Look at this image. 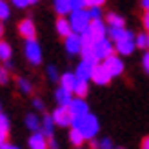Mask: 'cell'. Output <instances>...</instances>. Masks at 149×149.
<instances>
[{"instance_id":"6da1fadb","label":"cell","mask_w":149,"mask_h":149,"mask_svg":"<svg viewBox=\"0 0 149 149\" xmlns=\"http://www.w3.org/2000/svg\"><path fill=\"white\" fill-rule=\"evenodd\" d=\"M73 127H77L82 135H84L86 140H93L96 136V133H98L100 125H98V120L95 118V115L86 113V115H82V116H74Z\"/></svg>"},{"instance_id":"7a4b0ae2","label":"cell","mask_w":149,"mask_h":149,"mask_svg":"<svg viewBox=\"0 0 149 149\" xmlns=\"http://www.w3.org/2000/svg\"><path fill=\"white\" fill-rule=\"evenodd\" d=\"M71 17H69V24H71V29L74 33H84L87 31V27L89 24H91V17H89V11H86L84 7L82 9H73L71 13Z\"/></svg>"},{"instance_id":"3957f363","label":"cell","mask_w":149,"mask_h":149,"mask_svg":"<svg viewBox=\"0 0 149 149\" xmlns=\"http://www.w3.org/2000/svg\"><path fill=\"white\" fill-rule=\"evenodd\" d=\"M24 55H26V58H27L29 64L38 65V64L42 62V49H40V44L36 42L35 38H27L26 47H24Z\"/></svg>"},{"instance_id":"277c9868","label":"cell","mask_w":149,"mask_h":149,"mask_svg":"<svg viewBox=\"0 0 149 149\" xmlns=\"http://www.w3.org/2000/svg\"><path fill=\"white\" fill-rule=\"evenodd\" d=\"M51 116H53L55 124L60 125V127H69V125H73V120H74V115L71 113L69 106H58Z\"/></svg>"},{"instance_id":"5b68a950","label":"cell","mask_w":149,"mask_h":149,"mask_svg":"<svg viewBox=\"0 0 149 149\" xmlns=\"http://www.w3.org/2000/svg\"><path fill=\"white\" fill-rule=\"evenodd\" d=\"M93 53L96 60H106L109 55H113V44H111L106 36L93 44Z\"/></svg>"},{"instance_id":"8992f818","label":"cell","mask_w":149,"mask_h":149,"mask_svg":"<svg viewBox=\"0 0 149 149\" xmlns=\"http://www.w3.org/2000/svg\"><path fill=\"white\" fill-rule=\"evenodd\" d=\"M111 78H113V77H111V73L106 69V65L96 62V64H95V68H93L91 80L95 82V84H98V86H107Z\"/></svg>"},{"instance_id":"52a82bcc","label":"cell","mask_w":149,"mask_h":149,"mask_svg":"<svg viewBox=\"0 0 149 149\" xmlns=\"http://www.w3.org/2000/svg\"><path fill=\"white\" fill-rule=\"evenodd\" d=\"M64 46H65V51H68L69 55H78L80 53V49H82V36L80 33H71L65 36V42H64Z\"/></svg>"},{"instance_id":"ba28073f","label":"cell","mask_w":149,"mask_h":149,"mask_svg":"<svg viewBox=\"0 0 149 149\" xmlns=\"http://www.w3.org/2000/svg\"><path fill=\"white\" fill-rule=\"evenodd\" d=\"M102 64L106 65V69L111 73V77H118V74L124 73V62L115 55H109L106 60H102Z\"/></svg>"},{"instance_id":"9c48e42d","label":"cell","mask_w":149,"mask_h":149,"mask_svg":"<svg viewBox=\"0 0 149 149\" xmlns=\"http://www.w3.org/2000/svg\"><path fill=\"white\" fill-rule=\"evenodd\" d=\"M87 33L91 35L93 40L96 42V40H100V38H104V36H106L107 27H106V24L102 22V18H93L91 24H89V27H87Z\"/></svg>"},{"instance_id":"30bf717a","label":"cell","mask_w":149,"mask_h":149,"mask_svg":"<svg viewBox=\"0 0 149 149\" xmlns=\"http://www.w3.org/2000/svg\"><path fill=\"white\" fill-rule=\"evenodd\" d=\"M18 33L24 36V38H35L36 36V27H35V22L31 18H24L18 22Z\"/></svg>"},{"instance_id":"8fae6325","label":"cell","mask_w":149,"mask_h":149,"mask_svg":"<svg viewBox=\"0 0 149 149\" xmlns=\"http://www.w3.org/2000/svg\"><path fill=\"white\" fill-rule=\"evenodd\" d=\"M96 62H91V60H82L78 65H77V71H74V74H77L78 78L82 80H91V74H93V68H95Z\"/></svg>"},{"instance_id":"7c38bea8","label":"cell","mask_w":149,"mask_h":149,"mask_svg":"<svg viewBox=\"0 0 149 149\" xmlns=\"http://www.w3.org/2000/svg\"><path fill=\"white\" fill-rule=\"evenodd\" d=\"M27 146L31 149H46L47 147V136L42 131H33V135L27 140Z\"/></svg>"},{"instance_id":"4fadbf2b","label":"cell","mask_w":149,"mask_h":149,"mask_svg":"<svg viewBox=\"0 0 149 149\" xmlns=\"http://www.w3.org/2000/svg\"><path fill=\"white\" fill-rule=\"evenodd\" d=\"M69 109H71V113H73L74 116H82V115L89 113V107H87L86 100L80 98V96H74V98L69 102Z\"/></svg>"},{"instance_id":"5bb4252c","label":"cell","mask_w":149,"mask_h":149,"mask_svg":"<svg viewBox=\"0 0 149 149\" xmlns=\"http://www.w3.org/2000/svg\"><path fill=\"white\" fill-rule=\"evenodd\" d=\"M116 51L120 55H131L133 51H135L136 44H135V36L133 38H122V40H116Z\"/></svg>"},{"instance_id":"9a60e30c","label":"cell","mask_w":149,"mask_h":149,"mask_svg":"<svg viewBox=\"0 0 149 149\" xmlns=\"http://www.w3.org/2000/svg\"><path fill=\"white\" fill-rule=\"evenodd\" d=\"M55 98L58 102V106H69V102L73 100V91L68 89V87H64V86H60L56 89V93H55Z\"/></svg>"},{"instance_id":"2e32d148","label":"cell","mask_w":149,"mask_h":149,"mask_svg":"<svg viewBox=\"0 0 149 149\" xmlns=\"http://www.w3.org/2000/svg\"><path fill=\"white\" fill-rule=\"evenodd\" d=\"M109 36L113 42H116V40H122V38H133L135 35L131 31H127V29H124V27H109Z\"/></svg>"},{"instance_id":"e0dca14e","label":"cell","mask_w":149,"mask_h":149,"mask_svg":"<svg viewBox=\"0 0 149 149\" xmlns=\"http://www.w3.org/2000/svg\"><path fill=\"white\" fill-rule=\"evenodd\" d=\"M55 120H53V116L51 115H46L44 116V120H42V125H40V131L46 135L47 138H51L53 136V133H55Z\"/></svg>"},{"instance_id":"ac0fdd59","label":"cell","mask_w":149,"mask_h":149,"mask_svg":"<svg viewBox=\"0 0 149 149\" xmlns=\"http://www.w3.org/2000/svg\"><path fill=\"white\" fill-rule=\"evenodd\" d=\"M56 33L60 35V36H68V35H71L73 33V29H71V24H69V20L68 18H64V17H60L56 20Z\"/></svg>"},{"instance_id":"d6986e66","label":"cell","mask_w":149,"mask_h":149,"mask_svg":"<svg viewBox=\"0 0 149 149\" xmlns=\"http://www.w3.org/2000/svg\"><path fill=\"white\" fill-rule=\"evenodd\" d=\"M77 82H78V77H77L74 73H64V74H60V86L71 89V91L74 89Z\"/></svg>"},{"instance_id":"ffe728a7","label":"cell","mask_w":149,"mask_h":149,"mask_svg":"<svg viewBox=\"0 0 149 149\" xmlns=\"http://www.w3.org/2000/svg\"><path fill=\"white\" fill-rule=\"evenodd\" d=\"M55 11L60 15V17H65L73 11L71 7V0H55Z\"/></svg>"},{"instance_id":"44dd1931","label":"cell","mask_w":149,"mask_h":149,"mask_svg":"<svg viewBox=\"0 0 149 149\" xmlns=\"http://www.w3.org/2000/svg\"><path fill=\"white\" fill-rule=\"evenodd\" d=\"M7 135H9V120L0 113V146L7 142Z\"/></svg>"},{"instance_id":"7402d4cb","label":"cell","mask_w":149,"mask_h":149,"mask_svg":"<svg viewBox=\"0 0 149 149\" xmlns=\"http://www.w3.org/2000/svg\"><path fill=\"white\" fill-rule=\"evenodd\" d=\"M87 93H89L87 80H82V78H78L77 86H74V89H73V95H74V96H80V98H86V96H87Z\"/></svg>"},{"instance_id":"603a6c76","label":"cell","mask_w":149,"mask_h":149,"mask_svg":"<svg viewBox=\"0 0 149 149\" xmlns=\"http://www.w3.org/2000/svg\"><path fill=\"white\" fill-rule=\"evenodd\" d=\"M69 142L74 146V147H80L82 144L86 142V138H84V135L77 129V127H73L71 125V131H69Z\"/></svg>"},{"instance_id":"cb8c5ba5","label":"cell","mask_w":149,"mask_h":149,"mask_svg":"<svg viewBox=\"0 0 149 149\" xmlns=\"http://www.w3.org/2000/svg\"><path fill=\"white\" fill-rule=\"evenodd\" d=\"M106 22H107V26L109 27H124V18L122 17H118L116 13H109L107 15V18H106Z\"/></svg>"},{"instance_id":"d4e9b609","label":"cell","mask_w":149,"mask_h":149,"mask_svg":"<svg viewBox=\"0 0 149 149\" xmlns=\"http://www.w3.org/2000/svg\"><path fill=\"white\" fill-rule=\"evenodd\" d=\"M26 125H27L31 131H40L42 122L38 120V116H36V115H27V116H26Z\"/></svg>"},{"instance_id":"484cf974","label":"cell","mask_w":149,"mask_h":149,"mask_svg":"<svg viewBox=\"0 0 149 149\" xmlns=\"http://www.w3.org/2000/svg\"><path fill=\"white\" fill-rule=\"evenodd\" d=\"M11 58V46L7 42H2L0 40V60L2 62H7Z\"/></svg>"},{"instance_id":"4316f807","label":"cell","mask_w":149,"mask_h":149,"mask_svg":"<svg viewBox=\"0 0 149 149\" xmlns=\"http://www.w3.org/2000/svg\"><path fill=\"white\" fill-rule=\"evenodd\" d=\"M17 84H18V89H20L24 95H31V93H33V84H31L27 78H18Z\"/></svg>"},{"instance_id":"83f0119b","label":"cell","mask_w":149,"mask_h":149,"mask_svg":"<svg viewBox=\"0 0 149 149\" xmlns=\"http://www.w3.org/2000/svg\"><path fill=\"white\" fill-rule=\"evenodd\" d=\"M47 78L51 80V82H58L60 80V74H58V71H56V68L55 65H47Z\"/></svg>"},{"instance_id":"f1b7e54d","label":"cell","mask_w":149,"mask_h":149,"mask_svg":"<svg viewBox=\"0 0 149 149\" xmlns=\"http://www.w3.org/2000/svg\"><path fill=\"white\" fill-rule=\"evenodd\" d=\"M102 6H89V17H91V20L93 18H102V9H100Z\"/></svg>"},{"instance_id":"f546056e","label":"cell","mask_w":149,"mask_h":149,"mask_svg":"<svg viewBox=\"0 0 149 149\" xmlns=\"http://www.w3.org/2000/svg\"><path fill=\"white\" fill-rule=\"evenodd\" d=\"M9 6H7V2H4V0H0V20H6L7 17H9Z\"/></svg>"},{"instance_id":"4dcf8cb0","label":"cell","mask_w":149,"mask_h":149,"mask_svg":"<svg viewBox=\"0 0 149 149\" xmlns=\"http://www.w3.org/2000/svg\"><path fill=\"white\" fill-rule=\"evenodd\" d=\"M135 44H136L138 47H147V35L140 33L138 36H135Z\"/></svg>"},{"instance_id":"1f68e13d","label":"cell","mask_w":149,"mask_h":149,"mask_svg":"<svg viewBox=\"0 0 149 149\" xmlns=\"http://www.w3.org/2000/svg\"><path fill=\"white\" fill-rule=\"evenodd\" d=\"M7 82H9V71H7V68H0V84L6 86Z\"/></svg>"},{"instance_id":"d6a6232c","label":"cell","mask_w":149,"mask_h":149,"mask_svg":"<svg viewBox=\"0 0 149 149\" xmlns=\"http://www.w3.org/2000/svg\"><path fill=\"white\" fill-rule=\"evenodd\" d=\"M93 146H96V147H104V149H109V147H113V144H111V140H109V138H104L102 142H95Z\"/></svg>"},{"instance_id":"836d02e7","label":"cell","mask_w":149,"mask_h":149,"mask_svg":"<svg viewBox=\"0 0 149 149\" xmlns=\"http://www.w3.org/2000/svg\"><path fill=\"white\" fill-rule=\"evenodd\" d=\"M86 0H71V7L73 9H82V7H86Z\"/></svg>"},{"instance_id":"e575fe53","label":"cell","mask_w":149,"mask_h":149,"mask_svg":"<svg viewBox=\"0 0 149 149\" xmlns=\"http://www.w3.org/2000/svg\"><path fill=\"white\" fill-rule=\"evenodd\" d=\"M33 107L36 111H44V109H46V106H44V102L40 98H33Z\"/></svg>"},{"instance_id":"d590c367","label":"cell","mask_w":149,"mask_h":149,"mask_svg":"<svg viewBox=\"0 0 149 149\" xmlns=\"http://www.w3.org/2000/svg\"><path fill=\"white\" fill-rule=\"evenodd\" d=\"M11 2H13L15 7H20V9L26 7V6H29V0H11Z\"/></svg>"},{"instance_id":"8d00e7d4","label":"cell","mask_w":149,"mask_h":149,"mask_svg":"<svg viewBox=\"0 0 149 149\" xmlns=\"http://www.w3.org/2000/svg\"><path fill=\"white\" fill-rule=\"evenodd\" d=\"M87 6H104L106 4V0H86Z\"/></svg>"},{"instance_id":"74e56055","label":"cell","mask_w":149,"mask_h":149,"mask_svg":"<svg viewBox=\"0 0 149 149\" xmlns=\"http://www.w3.org/2000/svg\"><path fill=\"white\" fill-rule=\"evenodd\" d=\"M142 64H144V69L149 73V53H146V55H144V58H142Z\"/></svg>"},{"instance_id":"f35d334b","label":"cell","mask_w":149,"mask_h":149,"mask_svg":"<svg viewBox=\"0 0 149 149\" xmlns=\"http://www.w3.org/2000/svg\"><path fill=\"white\" fill-rule=\"evenodd\" d=\"M144 27L149 31V9H146V15H144Z\"/></svg>"},{"instance_id":"ab89813d","label":"cell","mask_w":149,"mask_h":149,"mask_svg":"<svg viewBox=\"0 0 149 149\" xmlns=\"http://www.w3.org/2000/svg\"><path fill=\"white\" fill-rule=\"evenodd\" d=\"M47 146H49V147H55V149L58 147V144H56V140H53V136H51V140H49V142H47Z\"/></svg>"},{"instance_id":"60d3db41","label":"cell","mask_w":149,"mask_h":149,"mask_svg":"<svg viewBox=\"0 0 149 149\" xmlns=\"http://www.w3.org/2000/svg\"><path fill=\"white\" fill-rule=\"evenodd\" d=\"M142 147H144V149H149V136H146V138L142 140Z\"/></svg>"},{"instance_id":"b9f144b4","label":"cell","mask_w":149,"mask_h":149,"mask_svg":"<svg viewBox=\"0 0 149 149\" xmlns=\"http://www.w3.org/2000/svg\"><path fill=\"white\" fill-rule=\"evenodd\" d=\"M142 7L144 9H149V0H142Z\"/></svg>"},{"instance_id":"7bdbcfd3","label":"cell","mask_w":149,"mask_h":149,"mask_svg":"<svg viewBox=\"0 0 149 149\" xmlns=\"http://www.w3.org/2000/svg\"><path fill=\"white\" fill-rule=\"evenodd\" d=\"M4 35V26H2V20H0V36Z\"/></svg>"},{"instance_id":"ee69618b","label":"cell","mask_w":149,"mask_h":149,"mask_svg":"<svg viewBox=\"0 0 149 149\" xmlns=\"http://www.w3.org/2000/svg\"><path fill=\"white\" fill-rule=\"evenodd\" d=\"M36 2H38V0H29V4H36Z\"/></svg>"},{"instance_id":"f6af8a7d","label":"cell","mask_w":149,"mask_h":149,"mask_svg":"<svg viewBox=\"0 0 149 149\" xmlns=\"http://www.w3.org/2000/svg\"><path fill=\"white\" fill-rule=\"evenodd\" d=\"M147 47H149V35H147Z\"/></svg>"}]
</instances>
